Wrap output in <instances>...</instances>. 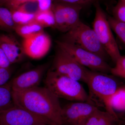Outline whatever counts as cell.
Returning <instances> with one entry per match:
<instances>
[{
    "label": "cell",
    "mask_w": 125,
    "mask_h": 125,
    "mask_svg": "<svg viewBox=\"0 0 125 125\" xmlns=\"http://www.w3.org/2000/svg\"><path fill=\"white\" fill-rule=\"evenodd\" d=\"M107 19L112 30L125 45V23L119 21L114 17H109Z\"/></svg>",
    "instance_id": "19"
},
{
    "label": "cell",
    "mask_w": 125,
    "mask_h": 125,
    "mask_svg": "<svg viewBox=\"0 0 125 125\" xmlns=\"http://www.w3.org/2000/svg\"><path fill=\"white\" fill-rule=\"evenodd\" d=\"M53 2L80 6L83 7L92 4H94L99 0H52Z\"/></svg>",
    "instance_id": "24"
},
{
    "label": "cell",
    "mask_w": 125,
    "mask_h": 125,
    "mask_svg": "<svg viewBox=\"0 0 125 125\" xmlns=\"http://www.w3.org/2000/svg\"><path fill=\"white\" fill-rule=\"evenodd\" d=\"M58 47L64 50L81 65L91 70L108 74L112 67L101 57L70 43L56 41Z\"/></svg>",
    "instance_id": "6"
},
{
    "label": "cell",
    "mask_w": 125,
    "mask_h": 125,
    "mask_svg": "<svg viewBox=\"0 0 125 125\" xmlns=\"http://www.w3.org/2000/svg\"><path fill=\"white\" fill-rule=\"evenodd\" d=\"M47 68V65H42L14 78L10 83L12 91L23 92L38 87Z\"/></svg>",
    "instance_id": "12"
},
{
    "label": "cell",
    "mask_w": 125,
    "mask_h": 125,
    "mask_svg": "<svg viewBox=\"0 0 125 125\" xmlns=\"http://www.w3.org/2000/svg\"><path fill=\"white\" fill-rule=\"evenodd\" d=\"M0 19L6 29L14 30L16 25L13 20L11 11L7 7L0 6Z\"/></svg>",
    "instance_id": "20"
},
{
    "label": "cell",
    "mask_w": 125,
    "mask_h": 125,
    "mask_svg": "<svg viewBox=\"0 0 125 125\" xmlns=\"http://www.w3.org/2000/svg\"><path fill=\"white\" fill-rule=\"evenodd\" d=\"M43 28L34 20L26 24L16 25L14 30L17 34L24 39L43 31Z\"/></svg>",
    "instance_id": "17"
},
{
    "label": "cell",
    "mask_w": 125,
    "mask_h": 125,
    "mask_svg": "<svg viewBox=\"0 0 125 125\" xmlns=\"http://www.w3.org/2000/svg\"><path fill=\"white\" fill-rule=\"evenodd\" d=\"M85 83L89 90V102L95 97L102 103L106 111L118 118L112 106L113 97L119 88L114 78L108 74L88 69Z\"/></svg>",
    "instance_id": "2"
},
{
    "label": "cell",
    "mask_w": 125,
    "mask_h": 125,
    "mask_svg": "<svg viewBox=\"0 0 125 125\" xmlns=\"http://www.w3.org/2000/svg\"><path fill=\"white\" fill-rule=\"evenodd\" d=\"M112 106L114 110L125 111V88L118 89L113 99Z\"/></svg>",
    "instance_id": "21"
},
{
    "label": "cell",
    "mask_w": 125,
    "mask_h": 125,
    "mask_svg": "<svg viewBox=\"0 0 125 125\" xmlns=\"http://www.w3.org/2000/svg\"><path fill=\"white\" fill-rule=\"evenodd\" d=\"M97 107L89 102L71 103L62 107V125H84Z\"/></svg>",
    "instance_id": "10"
},
{
    "label": "cell",
    "mask_w": 125,
    "mask_h": 125,
    "mask_svg": "<svg viewBox=\"0 0 125 125\" xmlns=\"http://www.w3.org/2000/svg\"><path fill=\"white\" fill-rule=\"evenodd\" d=\"M45 83L46 87L59 98L89 102V95L79 81L52 70L48 72Z\"/></svg>",
    "instance_id": "3"
},
{
    "label": "cell",
    "mask_w": 125,
    "mask_h": 125,
    "mask_svg": "<svg viewBox=\"0 0 125 125\" xmlns=\"http://www.w3.org/2000/svg\"><path fill=\"white\" fill-rule=\"evenodd\" d=\"M15 105L46 118L56 125H62L59 98L47 87H37L21 92L12 91Z\"/></svg>",
    "instance_id": "1"
},
{
    "label": "cell",
    "mask_w": 125,
    "mask_h": 125,
    "mask_svg": "<svg viewBox=\"0 0 125 125\" xmlns=\"http://www.w3.org/2000/svg\"><path fill=\"white\" fill-rule=\"evenodd\" d=\"M88 70L79 64L67 52L58 47L54 59L53 70L75 80L85 83Z\"/></svg>",
    "instance_id": "7"
},
{
    "label": "cell",
    "mask_w": 125,
    "mask_h": 125,
    "mask_svg": "<svg viewBox=\"0 0 125 125\" xmlns=\"http://www.w3.org/2000/svg\"><path fill=\"white\" fill-rule=\"evenodd\" d=\"M34 21L43 28L55 27V18L51 9L45 10H38L35 13Z\"/></svg>",
    "instance_id": "18"
},
{
    "label": "cell",
    "mask_w": 125,
    "mask_h": 125,
    "mask_svg": "<svg viewBox=\"0 0 125 125\" xmlns=\"http://www.w3.org/2000/svg\"><path fill=\"white\" fill-rule=\"evenodd\" d=\"M0 28L6 29L4 26V25L2 23V22H1V20L0 19Z\"/></svg>",
    "instance_id": "30"
},
{
    "label": "cell",
    "mask_w": 125,
    "mask_h": 125,
    "mask_svg": "<svg viewBox=\"0 0 125 125\" xmlns=\"http://www.w3.org/2000/svg\"><path fill=\"white\" fill-rule=\"evenodd\" d=\"M11 76L9 69H0V86L7 83Z\"/></svg>",
    "instance_id": "27"
},
{
    "label": "cell",
    "mask_w": 125,
    "mask_h": 125,
    "mask_svg": "<svg viewBox=\"0 0 125 125\" xmlns=\"http://www.w3.org/2000/svg\"><path fill=\"white\" fill-rule=\"evenodd\" d=\"M11 64L7 56L0 47V69H9Z\"/></svg>",
    "instance_id": "28"
},
{
    "label": "cell",
    "mask_w": 125,
    "mask_h": 125,
    "mask_svg": "<svg viewBox=\"0 0 125 125\" xmlns=\"http://www.w3.org/2000/svg\"><path fill=\"white\" fill-rule=\"evenodd\" d=\"M7 0H0V6L1 5H4Z\"/></svg>",
    "instance_id": "29"
},
{
    "label": "cell",
    "mask_w": 125,
    "mask_h": 125,
    "mask_svg": "<svg viewBox=\"0 0 125 125\" xmlns=\"http://www.w3.org/2000/svg\"><path fill=\"white\" fill-rule=\"evenodd\" d=\"M0 125H56L46 118L15 105L0 113Z\"/></svg>",
    "instance_id": "9"
},
{
    "label": "cell",
    "mask_w": 125,
    "mask_h": 125,
    "mask_svg": "<svg viewBox=\"0 0 125 125\" xmlns=\"http://www.w3.org/2000/svg\"><path fill=\"white\" fill-rule=\"evenodd\" d=\"M11 11L13 20L16 25L26 24L34 20L35 13L29 11L24 4Z\"/></svg>",
    "instance_id": "15"
},
{
    "label": "cell",
    "mask_w": 125,
    "mask_h": 125,
    "mask_svg": "<svg viewBox=\"0 0 125 125\" xmlns=\"http://www.w3.org/2000/svg\"><path fill=\"white\" fill-rule=\"evenodd\" d=\"M28 0H7L4 4L10 11L15 10L20 5L27 2Z\"/></svg>",
    "instance_id": "26"
},
{
    "label": "cell",
    "mask_w": 125,
    "mask_h": 125,
    "mask_svg": "<svg viewBox=\"0 0 125 125\" xmlns=\"http://www.w3.org/2000/svg\"><path fill=\"white\" fill-rule=\"evenodd\" d=\"M115 63V66L112 67L111 73L114 76L125 79V55H121Z\"/></svg>",
    "instance_id": "22"
},
{
    "label": "cell",
    "mask_w": 125,
    "mask_h": 125,
    "mask_svg": "<svg viewBox=\"0 0 125 125\" xmlns=\"http://www.w3.org/2000/svg\"><path fill=\"white\" fill-rule=\"evenodd\" d=\"M25 55L30 58H42L49 52L51 45L50 37L43 31L23 39L22 43Z\"/></svg>",
    "instance_id": "11"
},
{
    "label": "cell",
    "mask_w": 125,
    "mask_h": 125,
    "mask_svg": "<svg viewBox=\"0 0 125 125\" xmlns=\"http://www.w3.org/2000/svg\"><path fill=\"white\" fill-rule=\"evenodd\" d=\"M84 125H120L119 119L107 111L97 109Z\"/></svg>",
    "instance_id": "14"
},
{
    "label": "cell",
    "mask_w": 125,
    "mask_h": 125,
    "mask_svg": "<svg viewBox=\"0 0 125 125\" xmlns=\"http://www.w3.org/2000/svg\"><path fill=\"white\" fill-rule=\"evenodd\" d=\"M27 2H36L39 10H45L51 9L53 1L52 0H28Z\"/></svg>",
    "instance_id": "25"
},
{
    "label": "cell",
    "mask_w": 125,
    "mask_h": 125,
    "mask_svg": "<svg viewBox=\"0 0 125 125\" xmlns=\"http://www.w3.org/2000/svg\"><path fill=\"white\" fill-rule=\"evenodd\" d=\"M10 84L0 86V113L15 106Z\"/></svg>",
    "instance_id": "16"
},
{
    "label": "cell",
    "mask_w": 125,
    "mask_h": 125,
    "mask_svg": "<svg viewBox=\"0 0 125 125\" xmlns=\"http://www.w3.org/2000/svg\"><path fill=\"white\" fill-rule=\"evenodd\" d=\"M62 41L96 54L105 61L109 57L93 28L81 21L64 33Z\"/></svg>",
    "instance_id": "4"
},
{
    "label": "cell",
    "mask_w": 125,
    "mask_h": 125,
    "mask_svg": "<svg viewBox=\"0 0 125 125\" xmlns=\"http://www.w3.org/2000/svg\"><path fill=\"white\" fill-rule=\"evenodd\" d=\"M114 18L125 23V0H118L113 10Z\"/></svg>",
    "instance_id": "23"
},
{
    "label": "cell",
    "mask_w": 125,
    "mask_h": 125,
    "mask_svg": "<svg viewBox=\"0 0 125 125\" xmlns=\"http://www.w3.org/2000/svg\"><path fill=\"white\" fill-rule=\"evenodd\" d=\"M83 7L80 6L53 2L51 7L55 19L54 28L66 33L81 21L80 15Z\"/></svg>",
    "instance_id": "8"
},
{
    "label": "cell",
    "mask_w": 125,
    "mask_h": 125,
    "mask_svg": "<svg viewBox=\"0 0 125 125\" xmlns=\"http://www.w3.org/2000/svg\"><path fill=\"white\" fill-rule=\"evenodd\" d=\"M0 47L11 64L20 62L25 55L22 44L11 35L0 34Z\"/></svg>",
    "instance_id": "13"
},
{
    "label": "cell",
    "mask_w": 125,
    "mask_h": 125,
    "mask_svg": "<svg viewBox=\"0 0 125 125\" xmlns=\"http://www.w3.org/2000/svg\"><path fill=\"white\" fill-rule=\"evenodd\" d=\"M96 9L93 29L109 58L114 62L121 56L118 45L112 32L107 17L99 1L94 4Z\"/></svg>",
    "instance_id": "5"
}]
</instances>
